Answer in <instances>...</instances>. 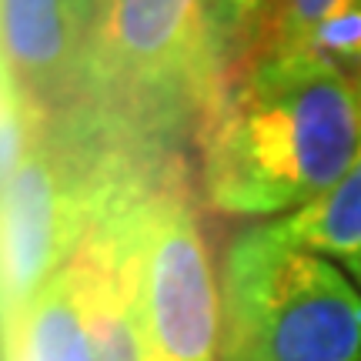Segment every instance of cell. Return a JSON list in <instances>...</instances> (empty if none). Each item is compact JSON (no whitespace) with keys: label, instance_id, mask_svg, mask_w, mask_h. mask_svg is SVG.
I'll list each match as a JSON object with an SVG mask.
<instances>
[{"label":"cell","instance_id":"6da1fadb","mask_svg":"<svg viewBox=\"0 0 361 361\" xmlns=\"http://www.w3.org/2000/svg\"><path fill=\"white\" fill-rule=\"evenodd\" d=\"M361 151V80L311 51L251 54L201 121L207 204L281 218L348 174Z\"/></svg>","mask_w":361,"mask_h":361},{"label":"cell","instance_id":"7a4b0ae2","mask_svg":"<svg viewBox=\"0 0 361 361\" xmlns=\"http://www.w3.org/2000/svg\"><path fill=\"white\" fill-rule=\"evenodd\" d=\"M221 361H361V284L251 224L221 264Z\"/></svg>","mask_w":361,"mask_h":361},{"label":"cell","instance_id":"3957f363","mask_svg":"<svg viewBox=\"0 0 361 361\" xmlns=\"http://www.w3.org/2000/svg\"><path fill=\"white\" fill-rule=\"evenodd\" d=\"M228 78L204 0H94L78 94L84 107L147 141Z\"/></svg>","mask_w":361,"mask_h":361},{"label":"cell","instance_id":"277c9868","mask_svg":"<svg viewBox=\"0 0 361 361\" xmlns=\"http://www.w3.org/2000/svg\"><path fill=\"white\" fill-rule=\"evenodd\" d=\"M104 221L128 268L144 361H221V284L188 194L141 178Z\"/></svg>","mask_w":361,"mask_h":361},{"label":"cell","instance_id":"5b68a950","mask_svg":"<svg viewBox=\"0 0 361 361\" xmlns=\"http://www.w3.org/2000/svg\"><path fill=\"white\" fill-rule=\"evenodd\" d=\"M4 74L37 104L78 94L94 0H4Z\"/></svg>","mask_w":361,"mask_h":361},{"label":"cell","instance_id":"8992f818","mask_svg":"<svg viewBox=\"0 0 361 361\" xmlns=\"http://www.w3.org/2000/svg\"><path fill=\"white\" fill-rule=\"evenodd\" d=\"M111 274V245L101 218L78 255L27 305V345L34 361H97L104 284Z\"/></svg>","mask_w":361,"mask_h":361},{"label":"cell","instance_id":"52a82bcc","mask_svg":"<svg viewBox=\"0 0 361 361\" xmlns=\"http://www.w3.org/2000/svg\"><path fill=\"white\" fill-rule=\"evenodd\" d=\"M284 241L341 261V268L361 264V151L348 174L311 204L271 221Z\"/></svg>","mask_w":361,"mask_h":361},{"label":"cell","instance_id":"ba28073f","mask_svg":"<svg viewBox=\"0 0 361 361\" xmlns=\"http://www.w3.org/2000/svg\"><path fill=\"white\" fill-rule=\"evenodd\" d=\"M211 34L218 40L224 71L231 61H245L255 51L278 0H204Z\"/></svg>","mask_w":361,"mask_h":361},{"label":"cell","instance_id":"9c48e42d","mask_svg":"<svg viewBox=\"0 0 361 361\" xmlns=\"http://www.w3.org/2000/svg\"><path fill=\"white\" fill-rule=\"evenodd\" d=\"M341 4H345V0H278L251 54L305 51L311 44V37H314V30L338 11ZM251 54H247V57H251Z\"/></svg>","mask_w":361,"mask_h":361},{"label":"cell","instance_id":"30bf717a","mask_svg":"<svg viewBox=\"0 0 361 361\" xmlns=\"http://www.w3.org/2000/svg\"><path fill=\"white\" fill-rule=\"evenodd\" d=\"M345 271H348L351 278H355V281H358V284H361V264H355V268H345Z\"/></svg>","mask_w":361,"mask_h":361}]
</instances>
